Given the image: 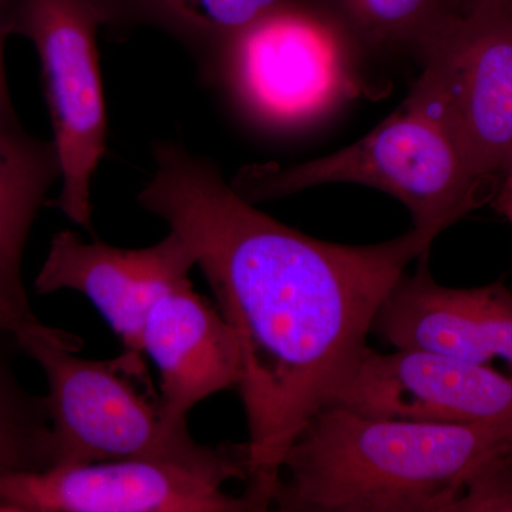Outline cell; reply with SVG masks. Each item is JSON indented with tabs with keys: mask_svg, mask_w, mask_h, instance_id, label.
Here are the masks:
<instances>
[{
	"mask_svg": "<svg viewBox=\"0 0 512 512\" xmlns=\"http://www.w3.org/2000/svg\"><path fill=\"white\" fill-rule=\"evenodd\" d=\"M25 323L0 299V335H15Z\"/></svg>",
	"mask_w": 512,
	"mask_h": 512,
	"instance_id": "obj_20",
	"label": "cell"
},
{
	"mask_svg": "<svg viewBox=\"0 0 512 512\" xmlns=\"http://www.w3.org/2000/svg\"><path fill=\"white\" fill-rule=\"evenodd\" d=\"M495 197H497L495 198L497 210L500 211L505 220L510 222L512 227V158Z\"/></svg>",
	"mask_w": 512,
	"mask_h": 512,
	"instance_id": "obj_19",
	"label": "cell"
},
{
	"mask_svg": "<svg viewBox=\"0 0 512 512\" xmlns=\"http://www.w3.org/2000/svg\"><path fill=\"white\" fill-rule=\"evenodd\" d=\"M429 251L393 285L370 333L396 349L424 350L512 376V292L504 282L448 288L433 278ZM501 372V370H500Z\"/></svg>",
	"mask_w": 512,
	"mask_h": 512,
	"instance_id": "obj_11",
	"label": "cell"
},
{
	"mask_svg": "<svg viewBox=\"0 0 512 512\" xmlns=\"http://www.w3.org/2000/svg\"><path fill=\"white\" fill-rule=\"evenodd\" d=\"M141 346L160 372L161 402L173 421H187L192 407L238 386L241 379L234 330L192 285L156 303L146 320Z\"/></svg>",
	"mask_w": 512,
	"mask_h": 512,
	"instance_id": "obj_12",
	"label": "cell"
},
{
	"mask_svg": "<svg viewBox=\"0 0 512 512\" xmlns=\"http://www.w3.org/2000/svg\"><path fill=\"white\" fill-rule=\"evenodd\" d=\"M13 335H0V477L55 467V440L45 396L20 382Z\"/></svg>",
	"mask_w": 512,
	"mask_h": 512,
	"instance_id": "obj_15",
	"label": "cell"
},
{
	"mask_svg": "<svg viewBox=\"0 0 512 512\" xmlns=\"http://www.w3.org/2000/svg\"><path fill=\"white\" fill-rule=\"evenodd\" d=\"M505 460H512V423L379 419L329 403L286 451L271 507L450 512L478 473Z\"/></svg>",
	"mask_w": 512,
	"mask_h": 512,
	"instance_id": "obj_2",
	"label": "cell"
},
{
	"mask_svg": "<svg viewBox=\"0 0 512 512\" xmlns=\"http://www.w3.org/2000/svg\"><path fill=\"white\" fill-rule=\"evenodd\" d=\"M197 266L190 245L175 231L151 247L123 249L57 232L35 279L37 295L83 293L119 336L124 349L143 353L151 309L168 293L192 285Z\"/></svg>",
	"mask_w": 512,
	"mask_h": 512,
	"instance_id": "obj_10",
	"label": "cell"
},
{
	"mask_svg": "<svg viewBox=\"0 0 512 512\" xmlns=\"http://www.w3.org/2000/svg\"><path fill=\"white\" fill-rule=\"evenodd\" d=\"M90 0H13V36L39 56L62 191L53 205L94 232L92 180L106 153L107 116L97 30Z\"/></svg>",
	"mask_w": 512,
	"mask_h": 512,
	"instance_id": "obj_7",
	"label": "cell"
},
{
	"mask_svg": "<svg viewBox=\"0 0 512 512\" xmlns=\"http://www.w3.org/2000/svg\"><path fill=\"white\" fill-rule=\"evenodd\" d=\"M13 36V0H0V126L22 127L10 99L5 70V43Z\"/></svg>",
	"mask_w": 512,
	"mask_h": 512,
	"instance_id": "obj_18",
	"label": "cell"
},
{
	"mask_svg": "<svg viewBox=\"0 0 512 512\" xmlns=\"http://www.w3.org/2000/svg\"><path fill=\"white\" fill-rule=\"evenodd\" d=\"M355 45L329 10L291 0L242 30L201 74L255 126L291 131L359 93Z\"/></svg>",
	"mask_w": 512,
	"mask_h": 512,
	"instance_id": "obj_5",
	"label": "cell"
},
{
	"mask_svg": "<svg viewBox=\"0 0 512 512\" xmlns=\"http://www.w3.org/2000/svg\"><path fill=\"white\" fill-rule=\"evenodd\" d=\"M414 87L493 190L512 158V0H464L417 53Z\"/></svg>",
	"mask_w": 512,
	"mask_h": 512,
	"instance_id": "obj_6",
	"label": "cell"
},
{
	"mask_svg": "<svg viewBox=\"0 0 512 512\" xmlns=\"http://www.w3.org/2000/svg\"><path fill=\"white\" fill-rule=\"evenodd\" d=\"M332 403L379 419L512 423V376L424 350L367 348Z\"/></svg>",
	"mask_w": 512,
	"mask_h": 512,
	"instance_id": "obj_9",
	"label": "cell"
},
{
	"mask_svg": "<svg viewBox=\"0 0 512 512\" xmlns=\"http://www.w3.org/2000/svg\"><path fill=\"white\" fill-rule=\"evenodd\" d=\"M225 481L178 464L119 460L0 477L3 512L262 511Z\"/></svg>",
	"mask_w": 512,
	"mask_h": 512,
	"instance_id": "obj_8",
	"label": "cell"
},
{
	"mask_svg": "<svg viewBox=\"0 0 512 512\" xmlns=\"http://www.w3.org/2000/svg\"><path fill=\"white\" fill-rule=\"evenodd\" d=\"M20 350L45 372L55 467L119 460L178 464L228 481H249L248 446H205L173 421L154 393L143 353L124 349L110 360L77 356L79 336L39 320L16 332Z\"/></svg>",
	"mask_w": 512,
	"mask_h": 512,
	"instance_id": "obj_3",
	"label": "cell"
},
{
	"mask_svg": "<svg viewBox=\"0 0 512 512\" xmlns=\"http://www.w3.org/2000/svg\"><path fill=\"white\" fill-rule=\"evenodd\" d=\"M450 512H512V460L478 473L458 495Z\"/></svg>",
	"mask_w": 512,
	"mask_h": 512,
	"instance_id": "obj_17",
	"label": "cell"
},
{
	"mask_svg": "<svg viewBox=\"0 0 512 512\" xmlns=\"http://www.w3.org/2000/svg\"><path fill=\"white\" fill-rule=\"evenodd\" d=\"M62 178L53 140L0 126V299L25 325L37 322L23 284V254L47 194Z\"/></svg>",
	"mask_w": 512,
	"mask_h": 512,
	"instance_id": "obj_13",
	"label": "cell"
},
{
	"mask_svg": "<svg viewBox=\"0 0 512 512\" xmlns=\"http://www.w3.org/2000/svg\"><path fill=\"white\" fill-rule=\"evenodd\" d=\"M153 157L137 201L190 245L237 336L245 493L266 511L286 451L352 375L387 293L434 239L413 228L380 244L320 241L259 211L183 144L160 141Z\"/></svg>",
	"mask_w": 512,
	"mask_h": 512,
	"instance_id": "obj_1",
	"label": "cell"
},
{
	"mask_svg": "<svg viewBox=\"0 0 512 512\" xmlns=\"http://www.w3.org/2000/svg\"><path fill=\"white\" fill-rule=\"evenodd\" d=\"M329 12L360 46L421 47L464 0H328Z\"/></svg>",
	"mask_w": 512,
	"mask_h": 512,
	"instance_id": "obj_16",
	"label": "cell"
},
{
	"mask_svg": "<svg viewBox=\"0 0 512 512\" xmlns=\"http://www.w3.org/2000/svg\"><path fill=\"white\" fill-rule=\"evenodd\" d=\"M0 512H3V511H2V508H0Z\"/></svg>",
	"mask_w": 512,
	"mask_h": 512,
	"instance_id": "obj_21",
	"label": "cell"
},
{
	"mask_svg": "<svg viewBox=\"0 0 512 512\" xmlns=\"http://www.w3.org/2000/svg\"><path fill=\"white\" fill-rule=\"evenodd\" d=\"M336 183L392 195L412 214L413 228L433 239L493 191L443 114L414 86L399 109L356 143L306 163L248 165L231 184L255 204Z\"/></svg>",
	"mask_w": 512,
	"mask_h": 512,
	"instance_id": "obj_4",
	"label": "cell"
},
{
	"mask_svg": "<svg viewBox=\"0 0 512 512\" xmlns=\"http://www.w3.org/2000/svg\"><path fill=\"white\" fill-rule=\"evenodd\" d=\"M291 0H90L116 36L154 29L184 47L201 73L242 30Z\"/></svg>",
	"mask_w": 512,
	"mask_h": 512,
	"instance_id": "obj_14",
	"label": "cell"
}]
</instances>
